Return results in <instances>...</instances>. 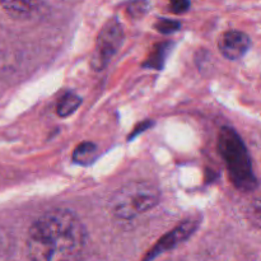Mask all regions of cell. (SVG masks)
Listing matches in <instances>:
<instances>
[{
    "instance_id": "1",
    "label": "cell",
    "mask_w": 261,
    "mask_h": 261,
    "mask_svg": "<svg viewBox=\"0 0 261 261\" xmlns=\"http://www.w3.org/2000/svg\"><path fill=\"white\" fill-rule=\"evenodd\" d=\"M87 245L83 222L69 209H53L31 226L27 236L30 261H82Z\"/></svg>"
},
{
    "instance_id": "2",
    "label": "cell",
    "mask_w": 261,
    "mask_h": 261,
    "mask_svg": "<svg viewBox=\"0 0 261 261\" xmlns=\"http://www.w3.org/2000/svg\"><path fill=\"white\" fill-rule=\"evenodd\" d=\"M218 150L224 161L234 188L252 191L257 188V178L252 168L244 140L232 127H222L218 135Z\"/></svg>"
},
{
    "instance_id": "3",
    "label": "cell",
    "mask_w": 261,
    "mask_h": 261,
    "mask_svg": "<svg viewBox=\"0 0 261 261\" xmlns=\"http://www.w3.org/2000/svg\"><path fill=\"white\" fill-rule=\"evenodd\" d=\"M161 200V190L152 181H133L117 189L109 201L116 218L130 221L152 211Z\"/></svg>"
},
{
    "instance_id": "4",
    "label": "cell",
    "mask_w": 261,
    "mask_h": 261,
    "mask_svg": "<svg viewBox=\"0 0 261 261\" xmlns=\"http://www.w3.org/2000/svg\"><path fill=\"white\" fill-rule=\"evenodd\" d=\"M124 42V28L117 19H110L97 36L94 50L91 55V66L101 71L109 65Z\"/></svg>"
},
{
    "instance_id": "5",
    "label": "cell",
    "mask_w": 261,
    "mask_h": 261,
    "mask_svg": "<svg viewBox=\"0 0 261 261\" xmlns=\"http://www.w3.org/2000/svg\"><path fill=\"white\" fill-rule=\"evenodd\" d=\"M251 40L241 31H227L218 40V48L228 60H239L249 51Z\"/></svg>"
},
{
    "instance_id": "6",
    "label": "cell",
    "mask_w": 261,
    "mask_h": 261,
    "mask_svg": "<svg viewBox=\"0 0 261 261\" xmlns=\"http://www.w3.org/2000/svg\"><path fill=\"white\" fill-rule=\"evenodd\" d=\"M196 227H198V223H196L195 221H193V219L181 223L180 226L176 227L173 231H171L170 233H167L166 236H163L162 239L160 240V242H158V244L153 247L152 251L148 254L145 261L154 259L157 255L162 254V252L167 251V250L173 249V247L177 246L178 244H181V242H184L185 240H188L189 237L194 233Z\"/></svg>"
},
{
    "instance_id": "7",
    "label": "cell",
    "mask_w": 261,
    "mask_h": 261,
    "mask_svg": "<svg viewBox=\"0 0 261 261\" xmlns=\"http://www.w3.org/2000/svg\"><path fill=\"white\" fill-rule=\"evenodd\" d=\"M41 0H0V5L9 17L28 19L38 10Z\"/></svg>"
},
{
    "instance_id": "8",
    "label": "cell",
    "mask_w": 261,
    "mask_h": 261,
    "mask_svg": "<svg viewBox=\"0 0 261 261\" xmlns=\"http://www.w3.org/2000/svg\"><path fill=\"white\" fill-rule=\"evenodd\" d=\"M82 103V98L79 96H76L75 93H68L63 94L60 97L58 102V106H56V114L60 117H68L70 115H73L76 111L79 106Z\"/></svg>"
},
{
    "instance_id": "9",
    "label": "cell",
    "mask_w": 261,
    "mask_h": 261,
    "mask_svg": "<svg viewBox=\"0 0 261 261\" xmlns=\"http://www.w3.org/2000/svg\"><path fill=\"white\" fill-rule=\"evenodd\" d=\"M244 214L250 224L261 231V195L254 196L245 204Z\"/></svg>"
},
{
    "instance_id": "10",
    "label": "cell",
    "mask_w": 261,
    "mask_h": 261,
    "mask_svg": "<svg viewBox=\"0 0 261 261\" xmlns=\"http://www.w3.org/2000/svg\"><path fill=\"white\" fill-rule=\"evenodd\" d=\"M97 154V147L91 142H83L74 149L73 160L81 165H89L93 162Z\"/></svg>"
},
{
    "instance_id": "11",
    "label": "cell",
    "mask_w": 261,
    "mask_h": 261,
    "mask_svg": "<svg viewBox=\"0 0 261 261\" xmlns=\"http://www.w3.org/2000/svg\"><path fill=\"white\" fill-rule=\"evenodd\" d=\"M168 50H170V45L168 43H160L158 46H155L154 50L152 51V54H150V56L148 58L147 63L144 65L148 66V68L161 69L166 56H167Z\"/></svg>"
},
{
    "instance_id": "12",
    "label": "cell",
    "mask_w": 261,
    "mask_h": 261,
    "mask_svg": "<svg viewBox=\"0 0 261 261\" xmlns=\"http://www.w3.org/2000/svg\"><path fill=\"white\" fill-rule=\"evenodd\" d=\"M155 28L158 30V32L165 33V35H170V33L178 31V28H180V23L176 22V20L162 18V19H160L157 23H155Z\"/></svg>"
},
{
    "instance_id": "13",
    "label": "cell",
    "mask_w": 261,
    "mask_h": 261,
    "mask_svg": "<svg viewBox=\"0 0 261 261\" xmlns=\"http://www.w3.org/2000/svg\"><path fill=\"white\" fill-rule=\"evenodd\" d=\"M168 2H170L171 9L176 14H181V13L186 12L190 7V0H168Z\"/></svg>"
},
{
    "instance_id": "14",
    "label": "cell",
    "mask_w": 261,
    "mask_h": 261,
    "mask_svg": "<svg viewBox=\"0 0 261 261\" xmlns=\"http://www.w3.org/2000/svg\"><path fill=\"white\" fill-rule=\"evenodd\" d=\"M147 10V3L145 2H135L130 5V13L133 15H143Z\"/></svg>"
}]
</instances>
